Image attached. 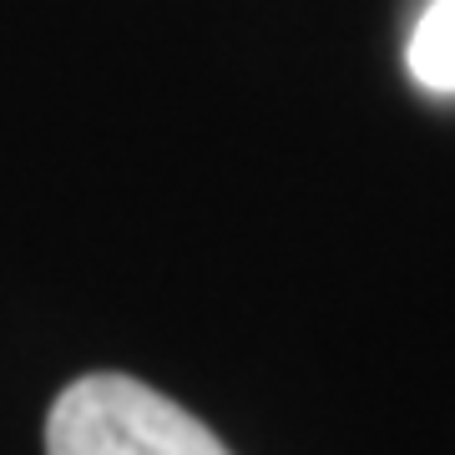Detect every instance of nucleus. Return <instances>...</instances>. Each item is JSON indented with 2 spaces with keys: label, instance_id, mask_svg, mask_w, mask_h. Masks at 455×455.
<instances>
[{
  "label": "nucleus",
  "instance_id": "1",
  "mask_svg": "<svg viewBox=\"0 0 455 455\" xmlns=\"http://www.w3.org/2000/svg\"><path fill=\"white\" fill-rule=\"evenodd\" d=\"M46 455H233L178 400L132 374H82L46 420Z\"/></svg>",
  "mask_w": 455,
  "mask_h": 455
},
{
  "label": "nucleus",
  "instance_id": "2",
  "mask_svg": "<svg viewBox=\"0 0 455 455\" xmlns=\"http://www.w3.org/2000/svg\"><path fill=\"white\" fill-rule=\"evenodd\" d=\"M405 66L425 92H435V97L455 92V0H430L425 5V16L410 31Z\"/></svg>",
  "mask_w": 455,
  "mask_h": 455
}]
</instances>
